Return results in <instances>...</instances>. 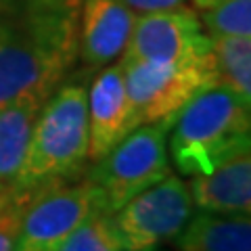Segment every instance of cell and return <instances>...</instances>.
I'll use <instances>...</instances> for the list:
<instances>
[{
  "instance_id": "cell-18",
  "label": "cell",
  "mask_w": 251,
  "mask_h": 251,
  "mask_svg": "<svg viewBox=\"0 0 251 251\" xmlns=\"http://www.w3.org/2000/svg\"><path fill=\"white\" fill-rule=\"evenodd\" d=\"M25 205L11 197H0V251H13L19 237Z\"/></svg>"
},
{
  "instance_id": "cell-5",
  "label": "cell",
  "mask_w": 251,
  "mask_h": 251,
  "mask_svg": "<svg viewBox=\"0 0 251 251\" xmlns=\"http://www.w3.org/2000/svg\"><path fill=\"white\" fill-rule=\"evenodd\" d=\"M126 90L138 126L157 124L172 128L176 115L199 90L214 86V61L155 63L120 59Z\"/></svg>"
},
{
  "instance_id": "cell-6",
  "label": "cell",
  "mask_w": 251,
  "mask_h": 251,
  "mask_svg": "<svg viewBox=\"0 0 251 251\" xmlns=\"http://www.w3.org/2000/svg\"><path fill=\"white\" fill-rule=\"evenodd\" d=\"M195 205L186 180L172 172L111 214L124 251H151L174 241Z\"/></svg>"
},
{
  "instance_id": "cell-16",
  "label": "cell",
  "mask_w": 251,
  "mask_h": 251,
  "mask_svg": "<svg viewBox=\"0 0 251 251\" xmlns=\"http://www.w3.org/2000/svg\"><path fill=\"white\" fill-rule=\"evenodd\" d=\"M197 15L209 38H251V0H222L211 9L197 11Z\"/></svg>"
},
{
  "instance_id": "cell-17",
  "label": "cell",
  "mask_w": 251,
  "mask_h": 251,
  "mask_svg": "<svg viewBox=\"0 0 251 251\" xmlns=\"http://www.w3.org/2000/svg\"><path fill=\"white\" fill-rule=\"evenodd\" d=\"M82 0H0V6L44 17L77 19Z\"/></svg>"
},
{
  "instance_id": "cell-3",
  "label": "cell",
  "mask_w": 251,
  "mask_h": 251,
  "mask_svg": "<svg viewBox=\"0 0 251 251\" xmlns=\"http://www.w3.org/2000/svg\"><path fill=\"white\" fill-rule=\"evenodd\" d=\"M168 155L180 176L207 174L251 149V103L224 86H207L180 109Z\"/></svg>"
},
{
  "instance_id": "cell-20",
  "label": "cell",
  "mask_w": 251,
  "mask_h": 251,
  "mask_svg": "<svg viewBox=\"0 0 251 251\" xmlns=\"http://www.w3.org/2000/svg\"><path fill=\"white\" fill-rule=\"evenodd\" d=\"M218 2H222V0H191V4H193V9H195V11L211 9V6L218 4Z\"/></svg>"
},
{
  "instance_id": "cell-9",
  "label": "cell",
  "mask_w": 251,
  "mask_h": 251,
  "mask_svg": "<svg viewBox=\"0 0 251 251\" xmlns=\"http://www.w3.org/2000/svg\"><path fill=\"white\" fill-rule=\"evenodd\" d=\"M86 115H88V159L99 161L115 145L138 128L134 107L126 90L124 69L117 59L99 69L86 90Z\"/></svg>"
},
{
  "instance_id": "cell-21",
  "label": "cell",
  "mask_w": 251,
  "mask_h": 251,
  "mask_svg": "<svg viewBox=\"0 0 251 251\" xmlns=\"http://www.w3.org/2000/svg\"><path fill=\"white\" fill-rule=\"evenodd\" d=\"M151 251H161V249H151Z\"/></svg>"
},
{
  "instance_id": "cell-2",
  "label": "cell",
  "mask_w": 251,
  "mask_h": 251,
  "mask_svg": "<svg viewBox=\"0 0 251 251\" xmlns=\"http://www.w3.org/2000/svg\"><path fill=\"white\" fill-rule=\"evenodd\" d=\"M77 63V19L0 6V107L23 94H46Z\"/></svg>"
},
{
  "instance_id": "cell-4",
  "label": "cell",
  "mask_w": 251,
  "mask_h": 251,
  "mask_svg": "<svg viewBox=\"0 0 251 251\" xmlns=\"http://www.w3.org/2000/svg\"><path fill=\"white\" fill-rule=\"evenodd\" d=\"M168 132L157 124L138 126L105 157L88 163L82 176L99 186L109 214L172 174Z\"/></svg>"
},
{
  "instance_id": "cell-15",
  "label": "cell",
  "mask_w": 251,
  "mask_h": 251,
  "mask_svg": "<svg viewBox=\"0 0 251 251\" xmlns=\"http://www.w3.org/2000/svg\"><path fill=\"white\" fill-rule=\"evenodd\" d=\"M52 251H124V247L111 214L99 209L69 232Z\"/></svg>"
},
{
  "instance_id": "cell-14",
  "label": "cell",
  "mask_w": 251,
  "mask_h": 251,
  "mask_svg": "<svg viewBox=\"0 0 251 251\" xmlns=\"http://www.w3.org/2000/svg\"><path fill=\"white\" fill-rule=\"evenodd\" d=\"M214 82L251 103V38H211Z\"/></svg>"
},
{
  "instance_id": "cell-10",
  "label": "cell",
  "mask_w": 251,
  "mask_h": 251,
  "mask_svg": "<svg viewBox=\"0 0 251 251\" xmlns=\"http://www.w3.org/2000/svg\"><path fill=\"white\" fill-rule=\"evenodd\" d=\"M136 13L126 0H82L77 15V61L86 74L99 72L124 54Z\"/></svg>"
},
{
  "instance_id": "cell-12",
  "label": "cell",
  "mask_w": 251,
  "mask_h": 251,
  "mask_svg": "<svg viewBox=\"0 0 251 251\" xmlns=\"http://www.w3.org/2000/svg\"><path fill=\"white\" fill-rule=\"evenodd\" d=\"M46 99V94L34 92L0 107V197H6L19 174L36 117Z\"/></svg>"
},
{
  "instance_id": "cell-7",
  "label": "cell",
  "mask_w": 251,
  "mask_h": 251,
  "mask_svg": "<svg viewBox=\"0 0 251 251\" xmlns=\"http://www.w3.org/2000/svg\"><path fill=\"white\" fill-rule=\"evenodd\" d=\"M120 59L155 63H203L211 59V38L193 6L138 13Z\"/></svg>"
},
{
  "instance_id": "cell-13",
  "label": "cell",
  "mask_w": 251,
  "mask_h": 251,
  "mask_svg": "<svg viewBox=\"0 0 251 251\" xmlns=\"http://www.w3.org/2000/svg\"><path fill=\"white\" fill-rule=\"evenodd\" d=\"M172 245L178 251H251V220L197 211Z\"/></svg>"
},
{
  "instance_id": "cell-1",
  "label": "cell",
  "mask_w": 251,
  "mask_h": 251,
  "mask_svg": "<svg viewBox=\"0 0 251 251\" xmlns=\"http://www.w3.org/2000/svg\"><path fill=\"white\" fill-rule=\"evenodd\" d=\"M86 90L84 77H65L46 99L6 197L27 207L38 195L82 178L90 163Z\"/></svg>"
},
{
  "instance_id": "cell-8",
  "label": "cell",
  "mask_w": 251,
  "mask_h": 251,
  "mask_svg": "<svg viewBox=\"0 0 251 251\" xmlns=\"http://www.w3.org/2000/svg\"><path fill=\"white\" fill-rule=\"evenodd\" d=\"M99 209L107 211L103 193L86 176L54 186L25 207L13 251H52Z\"/></svg>"
},
{
  "instance_id": "cell-11",
  "label": "cell",
  "mask_w": 251,
  "mask_h": 251,
  "mask_svg": "<svg viewBox=\"0 0 251 251\" xmlns=\"http://www.w3.org/2000/svg\"><path fill=\"white\" fill-rule=\"evenodd\" d=\"M193 205L199 211L224 216L251 214V157L241 153L220 163L207 174L191 176L186 182Z\"/></svg>"
},
{
  "instance_id": "cell-19",
  "label": "cell",
  "mask_w": 251,
  "mask_h": 251,
  "mask_svg": "<svg viewBox=\"0 0 251 251\" xmlns=\"http://www.w3.org/2000/svg\"><path fill=\"white\" fill-rule=\"evenodd\" d=\"M186 0H126L136 15L138 13H151V11H161V9H172V6H180Z\"/></svg>"
}]
</instances>
